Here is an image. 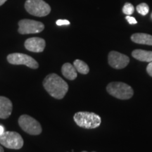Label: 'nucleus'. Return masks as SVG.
Returning a JSON list of instances; mask_svg holds the SVG:
<instances>
[{
    "label": "nucleus",
    "mask_w": 152,
    "mask_h": 152,
    "mask_svg": "<svg viewBox=\"0 0 152 152\" xmlns=\"http://www.w3.org/2000/svg\"><path fill=\"white\" fill-rule=\"evenodd\" d=\"M43 87L50 96L56 99H62L68 91L67 83L56 73L46 76L43 80Z\"/></svg>",
    "instance_id": "f257e3e1"
},
{
    "label": "nucleus",
    "mask_w": 152,
    "mask_h": 152,
    "mask_svg": "<svg viewBox=\"0 0 152 152\" xmlns=\"http://www.w3.org/2000/svg\"><path fill=\"white\" fill-rule=\"evenodd\" d=\"M75 123L80 128L85 129H94L99 127L102 118L97 114L92 112L80 111L73 116Z\"/></svg>",
    "instance_id": "f03ea898"
},
{
    "label": "nucleus",
    "mask_w": 152,
    "mask_h": 152,
    "mask_svg": "<svg viewBox=\"0 0 152 152\" xmlns=\"http://www.w3.org/2000/svg\"><path fill=\"white\" fill-rule=\"evenodd\" d=\"M106 91L110 95L118 99H129L134 94L133 89L130 85L121 82L110 83L106 86Z\"/></svg>",
    "instance_id": "7ed1b4c3"
},
{
    "label": "nucleus",
    "mask_w": 152,
    "mask_h": 152,
    "mask_svg": "<svg viewBox=\"0 0 152 152\" xmlns=\"http://www.w3.org/2000/svg\"><path fill=\"white\" fill-rule=\"evenodd\" d=\"M25 9L28 14L37 17H45L50 14L51 7L44 0H26Z\"/></svg>",
    "instance_id": "20e7f679"
},
{
    "label": "nucleus",
    "mask_w": 152,
    "mask_h": 152,
    "mask_svg": "<svg viewBox=\"0 0 152 152\" xmlns=\"http://www.w3.org/2000/svg\"><path fill=\"white\" fill-rule=\"evenodd\" d=\"M18 123L24 132L31 135H39L42 131L40 123L37 120L26 114L19 117Z\"/></svg>",
    "instance_id": "39448f33"
},
{
    "label": "nucleus",
    "mask_w": 152,
    "mask_h": 152,
    "mask_svg": "<svg viewBox=\"0 0 152 152\" xmlns=\"http://www.w3.org/2000/svg\"><path fill=\"white\" fill-rule=\"evenodd\" d=\"M23 143L21 135L16 132L7 131L0 135V144L7 149H20Z\"/></svg>",
    "instance_id": "423d86ee"
},
{
    "label": "nucleus",
    "mask_w": 152,
    "mask_h": 152,
    "mask_svg": "<svg viewBox=\"0 0 152 152\" xmlns=\"http://www.w3.org/2000/svg\"><path fill=\"white\" fill-rule=\"evenodd\" d=\"M7 61L12 65H25L31 69L39 68V64L37 61L29 55L22 53H13L7 57Z\"/></svg>",
    "instance_id": "0eeeda50"
},
{
    "label": "nucleus",
    "mask_w": 152,
    "mask_h": 152,
    "mask_svg": "<svg viewBox=\"0 0 152 152\" xmlns=\"http://www.w3.org/2000/svg\"><path fill=\"white\" fill-rule=\"evenodd\" d=\"M18 32L21 35L39 33L45 29V25L42 22L30 19H22L18 21Z\"/></svg>",
    "instance_id": "6e6552de"
},
{
    "label": "nucleus",
    "mask_w": 152,
    "mask_h": 152,
    "mask_svg": "<svg viewBox=\"0 0 152 152\" xmlns=\"http://www.w3.org/2000/svg\"><path fill=\"white\" fill-rule=\"evenodd\" d=\"M108 61L109 65L113 68L123 69L128 65L130 63V58L127 55L115 51H111L108 56Z\"/></svg>",
    "instance_id": "1a4fd4ad"
},
{
    "label": "nucleus",
    "mask_w": 152,
    "mask_h": 152,
    "mask_svg": "<svg viewBox=\"0 0 152 152\" xmlns=\"http://www.w3.org/2000/svg\"><path fill=\"white\" fill-rule=\"evenodd\" d=\"M25 48L32 52H42L46 47V42L40 37H30L24 43Z\"/></svg>",
    "instance_id": "9d476101"
},
{
    "label": "nucleus",
    "mask_w": 152,
    "mask_h": 152,
    "mask_svg": "<svg viewBox=\"0 0 152 152\" xmlns=\"http://www.w3.org/2000/svg\"><path fill=\"white\" fill-rule=\"evenodd\" d=\"M13 104L11 101L6 96H0V118L7 119L12 113Z\"/></svg>",
    "instance_id": "9b49d317"
},
{
    "label": "nucleus",
    "mask_w": 152,
    "mask_h": 152,
    "mask_svg": "<svg viewBox=\"0 0 152 152\" xmlns=\"http://www.w3.org/2000/svg\"><path fill=\"white\" fill-rule=\"evenodd\" d=\"M133 42L152 46V35L147 33H134L131 36Z\"/></svg>",
    "instance_id": "f8f14e48"
},
{
    "label": "nucleus",
    "mask_w": 152,
    "mask_h": 152,
    "mask_svg": "<svg viewBox=\"0 0 152 152\" xmlns=\"http://www.w3.org/2000/svg\"><path fill=\"white\" fill-rule=\"evenodd\" d=\"M62 75L69 80H74L77 76V71L70 63H65L61 67Z\"/></svg>",
    "instance_id": "ddd939ff"
},
{
    "label": "nucleus",
    "mask_w": 152,
    "mask_h": 152,
    "mask_svg": "<svg viewBox=\"0 0 152 152\" xmlns=\"http://www.w3.org/2000/svg\"><path fill=\"white\" fill-rule=\"evenodd\" d=\"M132 56L137 60L144 62L152 61V52L151 51H146L142 49H135L132 51Z\"/></svg>",
    "instance_id": "4468645a"
},
{
    "label": "nucleus",
    "mask_w": 152,
    "mask_h": 152,
    "mask_svg": "<svg viewBox=\"0 0 152 152\" xmlns=\"http://www.w3.org/2000/svg\"><path fill=\"white\" fill-rule=\"evenodd\" d=\"M73 66L77 72L83 74V75H86L90 72V68H89L88 65L82 60L76 59L74 61Z\"/></svg>",
    "instance_id": "2eb2a0df"
},
{
    "label": "nucleus",
    "mask_w": 152,
    "mask_h": 152,
    "mask_svg": "<svg viewBox=\"0 0 152 152\" xmlns=\"http://www.w3.org/2000/svg\"><path fill=\"white\" fill-rule=\"evenodd\" d=\"M136 9L139 14L142 15V16H146L149 11V6H148L147 4L146 3L140 4L137 6Z\"/></svg>",
    "instance_id": "dca6fc26"
},
{
    "label": "nucleus",
    "mask_w": 152,
    "mask_h": 152,
    "mask_svg": "<svg viewBox=\"0 0 152 152\" xmlns=\"http://www.w3.org/2000/svg\"><path fill=\"white\" fill-rule=\"evenodd\" d=\"M134 11V7L132 4L125 3L123 7V14H126L127 16H130Z\"/></svg>",
    "instance_id": "f3484780"
},
{
    "label": "nucleus",
    "mask_w": 152,
    "mask_h": 152,
    "mask_svg": "<svg viewBox=\"0 0 152 152\" xmlns=\"http://www.w3.org/2000/svg\"><path fill=\"white\" fill-rule=\"evenodd\" d=\"M56 24L57 26H64V25H70L69 20H57L56 21Z\"/></svg>",
    "instance_id": "a211bd4d"
},
{
    "label": "nucleus",
    "mask_w": 152,
    "mask_h": 152,
    "mask_svg": "<svg viewBox=\"0 0 152 152\" xmlns=\"http://www.w3.org/2000/svg\"><path fill=\"white\" fill-rule=\"evenodd\" d=\"M125 18H126V20H128V22L130 24H136L137 23V22L136 19L134 18V17H132L130 16H127L125 17Z\"/></svg>",
    "instance_id": "6ab92c4d"
},
{
    "label": "nucleus",
    "mask_w": 152,
    "mask_h": 152,
    "mask_svg": "<svg viewBox=\"0 0 152 152\" xmlns=\"http://www.w3.org/2000/svg\"><path fill=\"white\" fill-rule=\"evenodd\" d=\"M147 72L151 77H152V61L150 62L149 64H148L147 67Z\"/></svg>",
    "instance_id": "aec40b11"
},
{
    "label": "nucleus",
    "mask_w": 152,
    "mask_h": 152,
    "mask_svg": "<svg viewBox=\"0 0 152 152\" xmlns=\"http://www.w3.org/2000/svg\"><path fill=\"white\" fill-rule=\"evenodd\" d=\"M4 132V128L2 125H0V135H1Z\"/></svg>",
    "instance_id": "412c9836"
},
{
    "label": "nucleus",
    "mask_w": 152,
    "mask_h": 152,
    "mask_svg": "<svg viewBox=\"0 0 152 152\" xmlns=\"http://www.w3.org/2000/svg\"><path fill=\"white\" fill-rule=\"evenodd\" d=\"M7 1V0H0V7H1V6H2Z\"/></svg>",
    "instance_id": "4be33fe9"
},
{
    "label": "nucleus",
    "mask_w": 152,
    "mask_h": 152,
    "mask_svg": "<svg viewBox=\"0 0 152 152\" xmlns=\"http://www.w3.org/2000/svg\"><path fill=\"white\" fill-rule=\"evenodd\" d=\"M0 152H4V150L3 147L0 145Z\"/></svg>",
    "instance_id": "5701e85b"
},
{
    "label": "nucleus",
    "mask_w": 152,
    "mask_h": 152,
    "mask_svg": "<svg viewBox=\"0 0 152 152\" xmlns=\"http://www.w3.org/2000/svg\"><path fill=\"white\" fill-rule=\"evenodd\" d=\"M82 152H87V151H82ZM92 152H96V151H92Z\"/></svg>",
    "instance_id": "b1692460"
}]
</instances>
